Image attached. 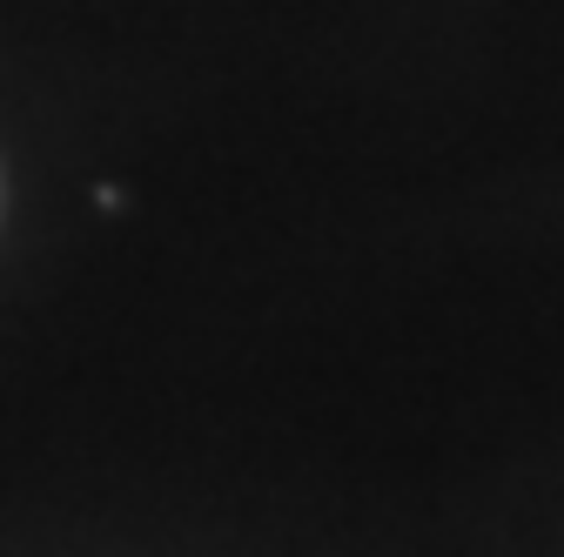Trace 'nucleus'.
Wrapping results in <instances>:
<instances>
[]
</instances>
